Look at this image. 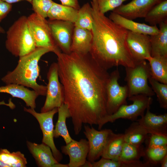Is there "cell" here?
I'll return each mask as SVG.
<instances>
[{
  "label": "cell",
  "instance_id": "44dd1931",
  "mask_svg": "<svg viewBox=\"0 0 167 167\" xmlns=\"http://www.w3.org/2000/svg\"><path fill=\"white\" fill-rule=\"evenodd\" d=\"M159 26V33L150 36L151 56L167 57V20L161 22Z\"/></svg>",
  "mask_w": 167,
  "mask_h": 167
},
{
  "label": "cell",
  "instance_id": "d4e9b609",
  "mask_svg": "<svg viewBox=\"0 0 167 167\" xmlns=\"http://www.w3.org/2000/svg\"><path fill=\"white\" fill-rule=\"evenodd\" d=\"M58 117L54 131V136L57 138L61 136L66 144L73 139L69 134L66 125V120L71 117L67 105L63 103L58 108Z\"/></svg>",
  "mask_w": 167,
  "mask_h": 167
},
{
  "label": "cell",
  "instance_id": "f1b7e54d",
  "mask_svg": "<svg viewBox=\"0 0 167 167\" xmlns=\"http://www.w3.org/2000/svg\"><path fill=\"white\" fill-rule=\"evenodd\" d=\"M93 23L92 7L89 3H87L78 10L75 26L92 31Z\"/></svg>",
  "mask_w": 167,
  "mask_h": 167
},
{
  "label": "cell",
  "instance_id": "7bdbcfd3",
  "mask_svg": "<svg viewBox=\"0 0 167 167\" xmlns=\"http://www.w3.org/2000/svg\"></svg>",
  "mask_w": 167,
  "mask_h": 167
},
{
  "label": "cell",
  "instance_id": "836d02e7",
  "mask_svg": "<svg viewBox=\"0 0 167 167\" xmlns=\"http://www.w3.org/2000/svg\"><path fill=\"white\" fill-rule=\"evenodd\" d=\"M128 0H96L100 11L105 14L109 11H113Z\"/></svg>",
  "mask_w": 167,
  "mask_h": 167
},
{
  "label": "cell",
  "instance_id": "7a4b0ae2",
  "mask_svg": "<svg viewBox=\"0 0 167 167\" xmlns=\"http://www.w3.org/2000/svg\"><path fill=\"white\" fill-rule=\"evenodd\" d=\"M93 23L92 39L89 54L99 66L108 70L136 63L126 43L128 30L114 23L99 11L96 0H91Z\"/></svg>",
  "mask_w": 167,
  "mask_h": 167
},
{
  "label": "cell",
  "instance_id": "52a82bcc",
  "mask_svg": "<svg viewBox=\"0 0 167 167\" xmlns=\"http://www.w3.org/2000/svg\"><path fill=\"white\" fill-rule=\"evenodd\" d=\"M29 29L36 47L51 49L54 52L59 49L52 36L48 21L33 13L27 17Z\"/></svg>",
  "mask_w": 167,
  "mask_h": 167
},
{
  "label": "cell",
  "instance_id": "484cf974",
  "mask_svg": "<svg viewBox=\"0 0 167 167\" xmlns=\"http://www.w3.org/2000/svg\"><path fill=\"white\" fill-rule=\"evenodd\" d=\"M123 134L125 142L140 146L147 139L148 134L146 129L137 122L131 124Z\"/></svg>",
  "mask_w": 167,
  "mask_h": 167
},
{
  "label": "cell",
  "instance_id": "83f0119b",
  "mask_svg": "<svg viewBox=\"0 0 167 167\" xmlns=\"http://www.w3.org/2000/svg\"><path fill=\"white\" fill-rule=\"evenodd\" d=\"M0 160L10 167H25L27 163L24 154L20 151L11 152L6 149H0Z\"/></svg>",
  "mask_w": 167,
  "mask_h": 167
},
{
  "label": "cell",
  "instance_id": "d6a6232c",
  "mask_svg": "<svg viewBox=\"0 0 167 167\" xmlns=\"http://www.w3.org/2000/svg\"><path fill=\"white\" fill-rule=\"evenodd\" d=\"M167 154V146L156 147H148L145 151L149 161L156 164Z\"/></svg>",
  "mask_w": 167,
  "mask_h": 167
},
{
  "label": "cell",
  "instance_id": "60d3db41",
  "mask_svg": "<svg viewBox=\"0 0 167 167\" xmlns=\"http://www.w3.org/2000/svg\"><path fill=\"white\" fill-rule=\"evenodd\" d=\"M0 167H10V166L0 160Z\"/></svg>",
  "mask_w": 167,
  "mask_h": 167
},
{
  "label": "cell",
  "instance_id": "1f68e13d",
  "mask_svg": "<svg viewBox=\"0 0 167 167\" xmlns=\"http://www.w3.org/2000/svg\"><path fill=\"white\" fill-rule=\"evenodd\" d=\"M54 2L52 0H32L31 4L34 13L46 18Z\"/></svg>",
  "mask_w": 167,
  "mask_h": 167
},
{
  "label": "cell",
  "instance_id": "cb8c5ba5",
  "mask_svg": "<svg viewBox=\"0 0 167 167\" xmlns=\"http://www.w3.org/2000/svg\"><path fill=\"white\" fill-rule=\"evenodd\" d=\"M146 60L150 66V76L160 83L167 84V57L150 56Z\"/></svg>",
  "mask_w": 167,
  "mask_h": 167
},
{
  "label": "cell",
  "instance_id": "7402d4cb",
  "mask_svg": "<svg viewBox=\"0 0 167 167\" xmlns=\"http://www.w3.org/2000/svg\"><path fill=\"white\" fill-rule=\"evenodd\" d=\"M125 142L123 134H116L112 131L109 136L101 157L119 161Z\"/></svg>",
  "mask_w": 167,
  "mask_h": 167
},
{
  "label": "cell",
  "instance_id": "30bf717a",
  "mask_svg": "<svg viewBox=\"0 0 167 167\" xmlns=\"http://www.w3.org/2000/svg\"><path fill=\"white\" fill-rule=\"evenodd\" d=\"M120 78L117 68L110 74L106 87V109L108 115L115 112L122 105L127 104L128 92L127 85L120 86L118 80Z\"/></svg>",
  "mask_w": 167,
  "mask_h": 167
},
{
  "label": "cell",
  "instance_id": "277c9868",
  "mask_svg": "<svg viewBox=\"0 0 167 167\" xmlns=\"http://www.w3.org/2000/svg\"><path fill=\"white\" fill-rule=\"evenodd\" d=\"M6 49L15 57L32 52L36 48L29 29L27 17L21 16L6 32Z\"/></svg>",
  "mask_w": 167,
  "mask_h": 167
},
{
  "label": "cell",
  "instance_id": "ba28073f",
  "mask_svg": "<svg viewBox=\"0 0 167 167\" xmlns=\"http://www.w3.org/2000/svg\"><path fill=\"white\" fill-rule=\"evenodd\" d=\"M24 110L33 116L38 122L43 134L42 142L50 148L53 155L58 162L62 159L61 153L56 147L54 142V125L53 118L55 114L58 112V108L45 112L39 113L34 109L24 107Z\"/></svg>",
  "mask_w": 167,
  "mask_h": 167
},
{
  "label": "cell",
  "instance_id": "d590c367",
  "mask_svg": "<svg viewBox=\"0 0 167 167\" xmlns=\"http://www.w3.org/2000/svg\"><path fill=\"white\" fill-rule=\"evenodd\" d=\"M12 7L11 4L0 0V22L6 17L11 11Z\"/></svg>",
  "mask_w": 167,
  "mask_h": 167
},
{
  "label": "cell",
  "instance_id": "d6986e66",
  "mask_svg": "<svg viewBox=\"0 0 167 167\" xmlns=\"http://www.w3.org/2000/svg\"><path fill=\"white\" fill-rule=\"evenodd\" d=\"M0 93L9 94L13 97L20 99L27 106L34 109L36 107V100L39 96L34 90H31L24 86L15 84L0 86Z\"/></svg>",
  "mask_w": 167,
  "mask_h": 167
},
{
  "label": "cell",
  "instance_id": "e575fe53",
  "mask_svg": "<svg viewBox=\"0 0 167 167\" xmlns=\"http://www.w3.org/2000/svg\"><path fill=\"white\" fill-rule=\"evenodd\" d=\"M167 146V136L159 134H151L148 147Z\"/></svg>",
  "mask_w": 167,
  "mask_h": 167
},
{
  "label": "cell",
  "instance_id": "ab89813d",
  "mask_svg": "<svg viewBox=\"0 0 167 167\" xmlns=\"http://www.w3.org/2000/svg\"><path fill=\"white\" fill-rule=\"evenodd\" d=\"M3 1L9 4H12L13 3H14L21 1H26L31 4L32 0H2Z\"/></svg>",
  "mask_w": 167,
  "mask_h": 167
},
{
  "label": "cell",
  "instance_id": "e0dca14e",
  "mask_svg": "<svg viewBox=\"0 0 167 167\" xmlns=\"http://www.w3.org/2000/svg\"><path fill=\"white\" fill-rule=\"evenodd\" d=\"M150 107L146 113L136 121L148 134L167 136V114L157 115L150 112Z\"/></svg>",
  "mask_w": 167,
  "mask_h": 167
},
{
  "label": "cell",
  "instance_id": "5bb4252c",
  "mask_svg": "<svg viewBox=\"0 0 167 167\" xmlns=\"http://www.w3.org/2000/svg\"><path fill=\"white\" fill-rule=\"evenodd\" d=\"M61 149L63 153L69 157V167H84L89 151L88 140L82 139L77 141L73 139L62 146Z\"/></svg>",
  "mask_w": 167,
  "mask_h": 167
},
{
  "label": "cell",
  "instance_id": "3957f363",
  "mask_svg": "<svg viewBox=\"0 0 167 167\" xmlns=\"http://www.w3.org/2000/svg\"><path fill=\"white\" fill-rule=\"evenodd\" d=\"M51 52L53 50L49 48L36 47L28 54L19 57L15 68L8 71L2 80L6 84H15L31 88L39 96H46L47 86L36 82L40 72L38 63L43 55Z\"/></svg>",
  "mask_w": 167,
  "mask_h": 167
},
{
  "label": "cell",
  "instance_id": "ac0fdd59",
  "mask_svg": "<svg viewBox=\"0 0 167 167\" xmlns=\"http://www.w3.org/2000/svg\"><path fill=\"white\" fill-rule=\"evenodd\" d=\"M109 18L123 28L135 33L151 36L157 34L159 31L156 25L150 26L136 22L113 11L110 13Z\"/></svg>",
  "mask_w": 167,
  "mask_h": 167
},
{
  "label": "cell",
  "instance_id": "4316f807",
  "mask_svg": "<svg viewBox=\"0 0 167 167\" xmlns=\"http://www.w3.org/2000/svg\"><path fill=\"white\" fill-rule=\"evenodd\" d=\"M151 26L159 25L167 20V0H161L154 5L144 18Z\"/></svg>",
  "mask_w": 167,
  "mask_h": 167
},
{
  "label": "cell",
  "instance_id": "5b68a950",
  "mask_svg": "<svg viewBox=\"0 0 167 167\" xmlns=\"http://www.w3.org/2000/svg\"><path fill=\"white\" fill-rule=\"evenodd\" d=\"M125 68V80L128 88V98L138 94L151 97L155 95L148 84V79L150 76V67L146 60L136 62L134 66Z\"/></svg>",
  "mask_w": 167,
  "mask_h": 167
},
{
  "label": "cell",
  "instance_id": "9c48e42d",
  "mask_svg": "<svg viewBox=\"0 0 167 167\" xmlns=\"http://www.w3.org/2000/svg\"><path fill=\"white\" fill-rule=\"evenodd\" d=\"M48 84L46 98L41 112H45L58 108L64 103L63 91L58 75L57 62L52 63L47 73Z\"/></svg>",
  "mask_w": 167,
  "mask_h": 167
},
{
  "label": "cell",
  "instance_id": "9a60e30c",
  "mask_svg": "<svg viewBox=\"0 0 167 167\" xmlns=\"http://www.w3.org/2000/svg\"><path fill=\"white\" fill-rule=\"evenodd\" d=\"M161 0H132L126 4H122L112 11L132 20L144 18L150 9Z\"/></svg>",
  "mask_w": 167,
  "mask_h": 167
},
{
  "label": "cell",
  "instance_id": "2e32d148",
  "mask_svg": "<svg viewBox=\"0 0 167 167\" xmlns=\"http://www.w3.org/2000/svg\"><path fill=\"white\" fill-rule=\"evenodd\" d=\"M27 145L38 166L69 167L68 164L59 163L54 157L50 147L46 144H38L27 141Z\"/></svg>",
  "mask_w": 167,
  "mask_h": 167
},
{
  "label": "cell",
  "instance_id": "8d00e7d4",
  "mask_svg": "<svg viewBox=\"0 0 167 167\" xmlns=\"http://www.w3.org/2000/svg\"><path fill=\"white\" fill-rule=\"evenodd\" d=\"M62 4L79 9L80 7L78 0H59Z\"/></svg>",
  "mask_w": 167,
  "mask_h": 167
},
{
  "label": "cell",
  "instance_id": "4fadbf2b",
  "mask_svg": "<svg viewBox=\"0 0 167 167\" xmlns=\"http://www.w3.org/2000/svg\"><path fill=\"white\" fill-rule=\"evenodd\" d=\"M126 43L131 56L136 62L146 60L151 56L150 36L128 31Z\"/></svg>",
  "mask_w": 167,
  "mask_h": 167
},
{
  "label": "cell",
  "instance_id": "74e56055",
  "mask_svg": "<svg viewBox=\"0 0 167 167\" xmlns=\"http://www.w3.org/2000/svg\"><path fill=\"white\" fill-rule=\"evenodd\" d=\"M161 167H167V154L160 161Z\"/></svg>",
  "mask_w": 167,
  "mask_h": 167
},
{
  "label": "cell",
  "instance_id": "8992f818",
  "mask_svg": "<svg viewBox=\"0 0 167 167\" xmlns=\"http://www.w3.org/2000/svg\"><path fill=\"white\" fill-rule=\"evenodd\" d=\"M128 100L132 101L130 105L121 106L114 113L105 117L98 125L99 130L108 122H113L120 119H127L132 121L137 120L139 116L142 117L146 109L150 107L152 99L151 96L143 94H138L128 97Z\"/></svg>",
  "mask_w": 167,
  "mask_h": 167
},
{
  "label": "cell",
  "instance_id": "4dcf8cb0",
  "mask_svg": "<svg viewBox=\"0 0 167 167\" xmlns=\"http://www.w3.org/2000/svg\"><path fill=\"white\" fill-rule=\"evenodd\" d=\"M149 81L152 88L156 95L161 108L167 109V84L160 83L154 79L150 76Z\"/></svg>",
  "mask_w": 167,
  "mask_h": 167
},
{
  "label": "cell",
  "instance_id": "b9f144b4",
  "mask_svg": "<svg viewBox=\"0 0 167 167\" xmlns=\"http://www.w3.org/2000/svg\"><path fill=\"white\" fill-rule=\"evenodd\" d=\"M5 32L4 29L0 25V33H4Z\"/></svg>",
  "mask_w": 167,
  "mask_h": 167
},
{
  "label": "cell",
  "instance_id": "ffe728a7",
  "mask_svg": "<svg viewBox=\"0 0 167 167\" xmlns=\"http://www.w3.org/2000/svg\"><path fill=\"white\" fill-rule=\"evenodd\" d=\"M92 39V31L75 26L71 46V51L82 54L89 53Z\"/></svg>",
  "mask_w": 167,
  "mask_h": 167
},
{
  "label": "cell",
  "instance_id": "8fae6325",
  "mask_svg": "<svg viewBox=\"0 0 167 167\" xmlns=\"http://www.w3.org/2000/svg\"><path fill=\"white\" fill-rule=\"evenodd\" d=\"M48 21L52 36L56 45L62 52L70 53L74 24L59 20Z\"/></svg>",
  "mask_w": 167,
  "mask_h": 167
},
{
  "label": "cell",
  "instance_id": "7c38bea8",
  "mask_svg": "<svg viewBox=\"0 0 167 167\" xmlns=\"http://www.w3.org/2000/svg\"><path fill=\"white\" fill-rule=\"evenodd\" d=\"M84 133L88 139L89 146L87 159L92 163L101 156L109 136L112 131L107 129L97 130L88 125H84Z\"/></svg>",
  "mask_w": 167,
  "mask_h": 167
},
{
  "label": "cell",
  "instance_id": "f35d334b",
  "mask_svg": "<svg viewBox=\"0 0 167 167\" xmlns=\"http://www.w3.org/2000/svg\"><path fill=\"white\" fill-rule=\"evenodd\" d=\"M5 105L9 106L10 108L13 109L15 107V105L11 101H9V102L8 103H5L4 101H0V105Z\"/></svg>",
  "mask_w": 167,
  "mask_h": 167
},
{
  "label": "cell",
  "instance_id": "f546056e",
  "mask_svg": "<svg viewBox=\"0 0 167 167\" xmlns=\"http://www.w3.org/2000/svg\"><path fill=\"white\" fill-rule=\"evenodd\" d=\"M145 156V151L142 145L137 146L125 142L119 160L123 161H139L140 158Z\"/></svg>",
  "mask_w": 167,
  "mask_h": 167
},
{
  "label": "cell",
  "instance_id": "6da1fadb",
  "mask_svg": "<svg viewBox=\"0 0 167 167\" xmlns=\"http://www.w3.org/2000/svg\"><path fill=\"white\" fill-rule=\"evenodd\" d=\"M54 53L64 103L67 105L75 133L78 135L83 124L98 126L108 115L106 90L110 74L89 53L66 54L60 49Z\"/></svg>",
  "mask_w": 167,
  "mask_h": 167
},
{
  "label": "cell",
  "instance_id": "603a6c76",
  "mask_svg": "<svg viewBox=\"0 0 167 167\" xmlns=\"http://www.w3.org/2000/svg\"><path fill=\"white\" fill-rule=\"evenodd\" d=\"M79 9L54 2L48 14L50 20H59L74 23L76 20Z\"/></svg>",
  "mask_w": 167,
  "mask_h": 167
}]
</instances>
